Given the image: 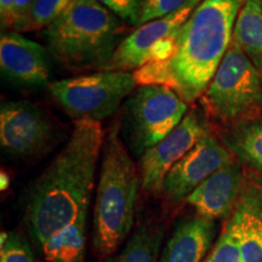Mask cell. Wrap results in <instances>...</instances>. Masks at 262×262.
Here are the masks:
<instances>
[{
    "mask_svg": "<svg viewBox=\"0 0 262 262\" xmlns=\"http://www.w3.org/2000/svg\"><path fill=\"white\" fill-rule=\"evenodd\" d=\"M104 141L100 122L78 120L63 148L33 183L27 224L39 248L89 211Z\"/></svg>",
    "mask_w": 262,
    "mask_h": 262,
    "instance_id": "1",
    "label": "cell"
},
{
    "mask_svg": "<svg viewBox=\"0 0 262 262\" xmlns=\"http://www.w3.org/2000/svg\"><path fill=\"white\" fill-rule=\"evenodd\" d=\"M244 2L202 0L180 28L169 54L134 72L137 85H165L187 104L202 97L233 40Z\"/></svg>",
    "mask_w": 262,
    "mask_h": 262,
    "instance_id": "2",
    "label": "cell"
},
{
    "mask_svg": "<svg viewBox=\"0 0 262 262\" xmlns=\"http://www.w3.org/2000/svg\"><path fill=\"white\" fill-rule=\"evenodd\" d=\"M140 171L119 136L110 130L101 156L94 206L93 247L101 260L117 253L129 237L135 219Z\"/></svg>",
    "mask_w": 262,
    "mask_h": 262,
    "instance_id": "3",
    "label": "cell"
},
{
    "mask_svg": "<svg viewBox=\"0 0 262 262\" xmlns=\"http://www.w3.org/2000/svg\"><path fill=\"white\" fill-rule=\"evenodd\" d=\"M42 35L51 56L71 68L102 70L123 40L120 18L97 0H73Z\"/></svg>",
    "mask_w": 262,
    "mask_h": 262,
    "instance_id": "4",
    "label": "cell"
},
{
    "mask_svg": "<svg viewBox=\"0 0 262 262\" xmlns=\"http://www.w3.org/2000/svg\"><path fill=\"white\" fill-rule=\"evenodd\" d=\"M202 102L215 120L232 126L262 118V75L234 40Z\"/></svg>",
    "mask_w": 262,
    "mask_h": 262,
    "instance_id": "5",
    "label": "cell"
},
{
    "mask_svg": "<svg viewBox=\"0 0 262 262\" xmlns=\"http://www.w3.org/2000/svg\"><path fill=\"white\" fill-rule=\"evenodd\" d=\"M134 72L101 71L48 84L49 93L75 122L111 117L136 89Z\"/></svg>",
    "mask_w": 262,
    "mask_h": 262,
    "instance_id": "6",
    "label": "cell"
},
{
    "mask_svg": "<svg viewBox=\"0 0 262 262\" xmlns=\"http://www.w3.org/2000/svg\"><path fill=\"white\" fill-rule=\"evenodd\" d=\"M188 104L159 84L139 85L124 104V134L137 156L165 139L182 122Z\"/></svg>",
    "mask_w": 262,
    "mask_h": 262,
    "instance_id": "7",
    "label": "cell"
},
{
    "mask_svg": "<svg viewBox=\"0 0 262 262\" xmlns=\"http://www.w3.org/2000/svg\"><path fill=\"white\" fill-rule=\"evenodd\" d=\"M202 0H189L182 8L164 17L137 27L122 42L102 71L135 72L169 54L173 39Z\"/></svg>",
    "mask_w": 262,
    "mask_h": 262,
    "instance_id": "8",
    "label": "cell"
},
{
    "mask_svg": "<svg viewBox=\"0 0 262 262\" xmlns=\"http://www.w3.org/2000/svg\"><path fill=\"white\" fill-rule=\"evenodd\" d=\"M55 129L47 113L27 101H10L0 108V145L15 158H32L50 146Z\"/></svg>",
    "mask_w": 262,
    "mask_h": 262,
    "instance_id": "9",
    "label": "cell"
},
{
    "mask_svg": "<svg viewBox=\"0 0 262 262\" xmlns=\"http://www.w3.org/2000/svg\"><path fill=\"white\" fill-rule=\"evenodd\" d=\"M234 160L237 159L233 153L208 131L187 155L172 166L160 192L170 202H181L212 173Z\"/></svg>",
    "mask_w": 262,
    "mask_h": 262,
    "instance_id": "10",
    "label": "cell"
},
{
    "mask_svg": "<svg viewBox=\"0 0 262 262\" xmlns=\"http://www.w3.org/2000/svg\"><path fill=\"white\" fill-rule=\"evenodd\" d=\"M208 133L205 124L195 112H189L165 139L149 147L140 157L141 185L147 192H160L171 168L191 150Z\"/></svg>",
    "mask_w": 262,
    "mask_h": 262,
    "instance_id": "11",
    "label": "cell"
},
{
    "mask_svg": "<svg viewBox=\"0 0 262 262\" xmlns=\"http://www.w3.org/2000/svg\"><path fill=\"white\" fill-rule=\"evenodd\" d=\"M0 70L6 79L26 86H40L50 78L47 49L18 32H5L0 38Z\"/></svg>",
    "mask_w": 262,
    "mask_h": 262,
    "instance_id": "12",
    "label": "cell"
},
{
    "mask_svg": "<svg viewBox=\"0 0 262 262\" xmlns=\"http://www.w3.org/2000/svg\"><path fill=\"white\" fill-rule=\"evenodd\" d=\"M244 183V175L237 160L212 173L196 187L186 202L196 215L215 221L231 216Z\"/></svg>",
    "mask_w": 262,
    "mask_h": 262,
    "instance_id": "13",
    "label": "cell"
},
{
    "mask_svg": "<svg viewBox=\"0 0 262 262\" xmlns=\"http://www.w3.org/2000/svg\"><path fill=\"white\" fill-rule=\"evenodd\" d=\"M241 245L244 262H262V181L244 178L227 224Z\"/></svg>",
    "mask_w": 262,
    "mask_h": 262,
    "instance_id": "14",
    "label": "cell"
},
{
    "mask_svg": "<svg viewBox=\"0 0 262 262\" xmlns=\"http://www.w3.org/2000/svg\"><path fill=\"white\" fill-rule=\"evenodd\" d=\"M215 231L214 221L198 215L181 221L163 249L159 262H204Z\"/></svg>",
    "mask_w": 262,
    "mask_h": 262,
    "instance_id": "15",
    "label": "cell"
},
{
    "mask_svg": "<svg viewBox=\"0 0 262 262\" xmlns=\"http://www.w3.org/2000/svg\"><path fill=\"white\" fill-rule=\"evenodd\" d=\"M233 40L262 75V0H245L235 21Z\"/></svg>",
    "mask_w": 262,
    "mask_h": 262,
    "instance_id": "16",
    "label": "cell"
},
{
    "mask_svg": "<svg viewBox=\"0 0 262 262\" xmlns=\"http://www.w3.org/2000/svg\"><path fill=\"white\" fill-rule=\"evenodd\" d=\"M86 234L88 212H84L73 224L40 247L45 262H84Z\"/></svg>",
    "mask_w": 262,
    "mask_h": 262,
    "instance_id": "17",
    "label": "cell"
},
{
    "mask_svg": "<svg viewBox=\"0 0 262 262\" xmlns=\"http://www.w3.org/2000/svg\"><path fill=\"white\" fill-rule=\"evenodd\" d=\"M225 146L235 158L262 170V118L232 126L225 137Z\"/></svg>",
    "mask_w": 262,
    "mask_h": 262,
    "instance_id": "18",
    "label": "cell"
},
{
    "mask_svg": "<svg viewBox=\"0 0 262 262\" xmlns=\"http://www.w3.org/2000/svg\"><path fill=\"white\" fill-rule=\"evenodd\" d=\"M163 238L162 227L142 226L119 251L104 258L103 262H157Z\"/></svg>",
    "mask_w": 262,
    "mask_h": 262,
    "instance_id": "19",
    "label": "cell"
},
{
    "mask_svg": "<svg viewBox=\"0 0 262 262\" xmlns=\"http://www.w3.org/2000/svg\"><path fill=\"white\" fill-rule=\"evenodd\" d=\"M73 0H34L27 31L47 28L70 8Z\"/></svg>",
    "mask_w": 262,
    "mask_h": 262,
    "instance_id": "20",
    "label": "cell"
},
{
    "mask_svg": "<svg viewBox=\"0 0 262 262\" xmlns=\"http://www.w3.org/2000/svg\"><path fill=\"white\" fill-rule=\"evenodd\" d=\"M0 262H37L31 245L16 232L2 234Z\"/></svg>",
    "mask_w": 262,
    "mask_h": 262,
    "instance_id": "21",
    "label": "cell"
},
{
    "mask_svg": "<svg viewBox=\"0 0 262 262\" xmlns=\"http://www.w3.org/2000/svg\"><path fill=\"white\" fill-rule=\"evenodd\" d=\"M204 262H243L238 239L227 225Z\"/></svg>",
    "mask_w": 262,
    "mask_h": 262,
    "instance_id": "22",
    "label": "cell"
},
{
    "mask_svg": "<svg viewBox=\"0 0 262 262\" xmlns=\"http://www.w3.org/2000/svg\"><path fill=\"white\" fill-rule=\"evenodd\" d=\"M114 15L127 24L139 27L142 15L143 0H97Z\"/></svg>",
    "mask_w": 262,
    "mask_h": 262,
    "instance_id": "23",
    "label": "cell"
},
{
    "mask_svg": "<svg viewBox=\"0 0 262 262\" xmlns=\"http://www.w3.org/2000/svg\"><path fill=\"white\" fill-rule=\"evenodd\" d=\"M187 2L189 0H143L142 15L139 26L172 14Z\"/></svg>",
    "mask_w": 262,
    "mask_h": 262,
    "instance_id": "24",
    "label": "cell"
},
{
    "mask_svg": "<svg viewBox=\"0 0 262 262\" xmlns=\"http://www.w3.org/2000/svg\"><path fill=\"white\" fill-rule=\"evenodd\" d=\"M34 0H16V21L15 32L27 31L29 15Z\"/></svg>",
    "mask_w": 262,
    "mask_h": 262,
    "instance_id": "25",
    "label": "cell"
},
{
    "mask_svg": "<svg viewBox=\"0 0 262 262\" xmlns=\"http://www.w3.org/2000/svg\"><path fill=\"white\" fill-rule=\"evenodd\" d=\"M0 21L2 27L14 29L16 21V0H0Z\"/></svg>",
    "mask_w": 262,
    "mask_h": 262,
    "instance_id": "26",
    "label": "cell"
}]
</instances>
